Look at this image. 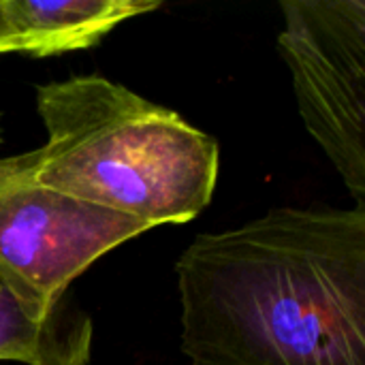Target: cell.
Here are the masks:
<instances>
[{
    "label": "cell",
    "instance_id": "1",
    "mask_svg": "<svg viewBox=\"0 0 365 365\" xmlns=\"http://www.w3.org/2000/svg\"><path fill=\"white\" fill-rule=\"evenodd\" d=\"M175 274L190 365H365V207H274Z\"/></svg>",
    "mask_w": 365,
    "mask_h": 365
},
{
    "label": "cell",
    "instance_id": "2",
    "mask_svg": "<svg viewBox=\"0 0 365 365\" xmlns=\"http://www.w3.org/2000/svg\"><path fill=\"white\" fill-rule=\"evenodd\" d=\"M36 111L47 141L21 152L32 182L150 229L210 205L218 143L180 113L103 75L36 86Z\"/></svg>",
    "mask_w": 365,
    "mask_h": 365
},
{
    "label": "cell",
    "instance_id": "3",
    "mask_svg": "<svg viewBox=\"0 0 365 365\" xmlns=\"http://www.w3.org/2000/svg\"><path fill=\"white\" fill-rule=\"evenodd\" d=\"M278 49L299 115L365 207V2L282 0Z\"/></svg>",
    "mask_w": 365,
    "mask_h": 365
},
{
    "label": "cell",
    "instance_id": "4",
    "mask_svg": "<svg viewBox=\"0 0 365 365\" xmlns=\"http://www.w3.org/2000/svg\"><path fill=\"white\" fill-rule=\"evenodd\" d=\"M150 231L118 212L32 182L21 154L0 158V278L36 314L115 246Z\"/></svg>",
    "mask_w": 365,
    "mask_h": 365
},
{
    "label": "cell",
    "instance_id": "5",
    "mask_svg": "<svg viewBox=\"0 0 365 365\" xmlns=\"http://www.w3.org/2000/svg\"><path fill=\"white\" fill-rule=\"evenodd\" d=\"M160 6L158 0H0L19 53L32 58L90 49L122 21Z\"/></svg>",
    "mask_w": 365,
    "mask_h": 365
},
{
    "label": "cell",
    "instance_id": "6",
    "mask_svg": "<svg viewBox=\"0 0 365 365\" xmlns=\"http://www.w3.org/2000/svg\"><path fill=\"white\" fill-rule=\"evenodd\" d=\"M94 325L66 299L51 314H36L0 278V364L88 365Z\"/></svg>",
    "mask_w": 365,
    "mask_h": 365
},
{
    "label": "cell",
    "instance_id": "7",
    "mask_svg": "<svg viewBox=\"0 0 365 365\" xmlns=\"http://www.w3.org/2000/svg\"><path fill=\"white\" fill-rule=\"evenodd\" d=\"M0 53H19V45L0 13Z\"/></svg>",
    "mask_w": 365,
    "mask_h": 365
},
{
    "label": "cell",
    "instance_id": "8",
    "mask_svg": "<svg viewBox=\"0 0 365 365\" xmlns=\"http://www.w3.org/2000/svg\"><path fill=\"white\" fill-rule=\"evenodd\" d=\"M0 143H2V126H0Z\"/></svg>",
    "mask_w": 365,
    "mask_h": 365
}]
</instances>
